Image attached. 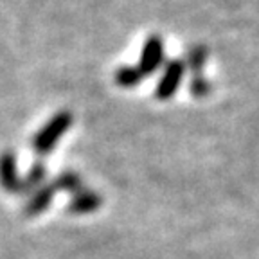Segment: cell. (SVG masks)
<instances>
[{
  "label": "cell",
  "instance_id": "11",
  "mask_svg": "<svg viewBox=\"0 0 259 259\" xmlns=\"http://www.w3.org/2000/svg\"><path fill=\"white\" fill-rule=\"evenodd\" d=\"M189 87H191V94L194 97H205L210 92V83L202 76H194Z\"/></svg>",
  "mask_w": 259,
  "mask_h": 259
},
{
  "label": "cell",
  "instance_id": "4",
  "mask_svg": "<svg viewBox=\"0 0 259 259\" xmlns=\"http://www.w3.org/2000/svg\"><path fill=\"white\" fill-rule=\"evenodd\" d=\"M0 186L8 193H20L22 178L16 169V158L11 151H4L0 155Z\"/></svg>",
  "mask_w": 259,
  "mask_h": 259
},
{
  "label": "cell",
  "instance_id": "9",
  "mask_svg": "<svg viewBox=\"0 0 259 259\" xmlns=\"http://www.w3.org/2000/svg\"><path fill=\"white\" fill-rule=\"evenodd\" d=\"M45 175H47V167L44 164H34V166L29 169V173L25 175V178H22V189L20 193H29L32 191L34 187H38L41 182H44Z\"/></svg>",
  "mask_w": 259,
  "mask_h": 259
},
{
  "label": "cell",
  "instance_id": "10",
  "mask_svg": "<svg viewBox=\"0 0 259 259\" xmlns=\"http://www.w3.org/2000/svg\"><path fill=\"white\" fill-rule=\"evenodd\" d=\"M207 61V49L198 45V47H193L187 54V67L193 70L196 76H200V70L203 69V65Z\"/></svg>",
  "mask_w": 259,
  "mask_h": 259
},
{
  "label": "cell",
  "instance_id": "5",
  "mask_svg": "<svg viewBox=\"0 0 259 259\" xmlns=\"http://www.w3.org/2000/svg\"><path fill=\"white\" fill-rule=\"evenodd\" d=\"M103 198L90 189H81L72 196L69 203V212L72 214H89L101 207Z\"/></svg>",
  "mask_w": 259,
  "mask_h": 259
},
{
  "label": "cell",
  "instance_id": "2",
  "mask_svg": "<svg viewBox=\"0 0 259 259\" xmlns=\"http://www.w3.org/2000/svg\"><path fill=\"white\" fill-rule=\"evenodd\" d=\"M186 72V63L180 60H173L166 65V70L162 74V77L158 79V85L155 89V96L160 99V101H167L177 94L178 87H180V81Z\"/></svg>",
  "mask_w": 259,
  "mask_h": 259
},
{
  "label": "cell",
  "instance_id": "8",
  "mask_svg": "<svg viewBox=\"0 0 259 259\" xmlns=\"http://www.w3.org/2000/svg\"><path fill=\"white\" fill-rule=\"evenodd\" d=\"M53 187L56 191H69V193L76 194L77 191L83 189V184H81V178L77 177L74 171H65L60 177L53 182Z\"/></svg>",
  "mask_w": 259,
  "mask_h": 259
},
{
  "label": "cell",
  "instance_id": "6",
  "mask_svg": "<svg viewBox=\"0 0 259 259\" xmlns=\"http://www.w3.org/2000/svg\"><path fill=\"white\" fill-rule=\"evenodd\" d=\"M54 193H56V189L53 187V184L38 187L36 193L32 194L31 200H29L27 205H25V209H24L25 216H38L40 212L47 210L51 202H53Z\"/></svg>",
  "mask_w": 259,
  "mask_h": 259
},
{
  "label": "cell",
  "instance_id": "7",
  "mask_svg": "<svg viewBox=\"0 0 259 259\" xmlns=\"http://www.w3.org/2000/svg\"><path fill=\"white\" fill-rule=\"evenodd\" d=\"M142 72L139 67H121L115 72V83L122 89H135L142 81Z\"/></svg>",
  "mask_w": 259,
  "mask_h": 259
},
{
  "label": "cell",
  "instance_id": "3",
  "mask_svg": "<svg viewBox=\"0 0 259 259\" xmlns=\"http://www.w3.org/2000/svg\"><path fill=\"white\" fill-rule=\"evenodd\" d=\"M162 61H164V41L160 36L153 34L142 45L139 70L142 72V76H151L153 72H157Z\"/></svg>",
  "mask_w": 259,
  "mask_h": 259
},
{
  "label": "cell",
  "instance_id": "1",
  "mask_svg": "<svg viewBox=\"0 0 259 259\" xmlns=\"http://www.w3.org/2000/svg\"><path fill=\"white\" fill-rule=\"evenodd\" d=\"M72 124V115L69 112H58L51 117V121L34 135L32 148L38 155H47L54 150V146L60 142V139L67 134V130Z\"/></svg>",
  "mask_w": 259,
  "mask_h": 259
}]
</instances>
